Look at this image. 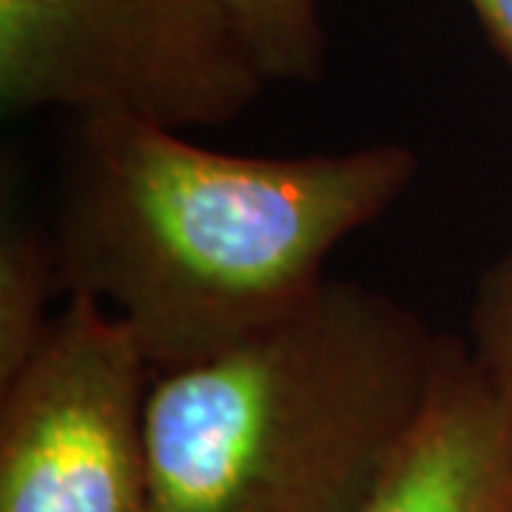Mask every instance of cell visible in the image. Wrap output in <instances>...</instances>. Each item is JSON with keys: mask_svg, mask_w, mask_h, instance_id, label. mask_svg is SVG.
<instances>
[{"mask_svg": "<svg viewBox=\"0 0 512 512\" xmlns=\"http://www.w3.org/2000/svg\"><path fill=\"white\" fill-rule=\"evenodd\" d=\"M416 174L399 143L248 157L137 117H74L49 231L60 293L109 308L151 370L197 362L319 291L330 254Z\"/></svg>", "mask_w": 512, "mask_h": 512, "instance_id": "cell-1", "label": "cell"}, {"mask_svg": "<svg viewBox=\"0 0 512 512\" xmlns=\"http://www.w3.org/2000/svg\"><path fill=\"white\" fill-rule=\"evenodd\" d=\"M441 348L402 302L328 279L234 345L154 370L160 512H359L430 399Z\"/></svg>", "mask_w": 512, "mask_h": 512, "instance_id": "cell-2", "label": "cell"}, {"mask_svg": "<svg viewBox=\"0 0 512 512\" xmlns=\"http://www.w3.org/2000/svg\"><path fill=\"white\" fill-rule=\"evenodd\" d=\"M262 89L200 0H0L9 114H120L185 131L234 120Z\"/></svg>", "mask_w": 512, "mask_h": 512, "instance_id": "cell-3", "label": "cell"}, {"mask_svg": "<svg viewBox=\"0 0 512 512\" xmlns=\"http://www.w3.org/2000/svg\"><path fill=\"white\" fill-rule=\"evenodd\" d=\"M151 376L109 308L66 296L46 345L0 387V512H160Z\"/></svg>", "mask_w": 512, "mask_h": 512, "instance_id": "cell-4", "label": "cell"}, {"mask_svg": "<svg viewBox=\"0 0 512 512\" xmlns=\"http://www.w3.org/2000/svg\"><path fill=\"white\" fill-rule=\"evenodd\" d=\"M359 512H512V387L444 336L430 399Z\"/></svg>", "mask_w": 512, "mask_h": 512, "instance_id": "cell-5", "label": "cell"}, {"mask_svg": "<svg viewBox=\"0 0 512 512\" xmlns=\"http://www.w3.org/2000/svg\"><path fill=\"white\" fill-rule=\"evenodd\" d=\"M268 83H313L325 69L319 0H200Z\"/></svg>", "mask_w": 512, "mask_h": 512, "instance_id": "cell-6", "label": "cell"}, {"mask_svg": "<svg viewBox=\"0 0 512 512\" xmlns=\"http://www.w3.org/2000/svg\"><path fill=\"white\" fill-rule=\"evenodd\" d=\"M60 291L49 231L12 222L0 237V387L9 384L46 345Z\"/></svg>", "mask_w": 512, "mask_h": 512, "instance_id": "cell-7", "label": "cell"}, {"mask_svg": "<svg viewBox=\"0 0 512 512\" xmlns=\"http://www.w3.org/2000/svg\"><path fill=\"white\" fill-rule=\"evenodd\" d=\"M467 348L490 376L512 387V251L478 282Z\"/></svg>", "mask_w": 512, "mask_h": 512, "instance_id": "cell-8", "label": "cell"}, {"mask_svg": "<svg viewBox=\"0 0 512 512\" xmlns=\"http://www.w3.org/2000/svg\"><path fill=\"white\" fill-rule=\"evenodd\" d=\"M493 49L512 66V0H467Z\"/></svg>", "mask_w": 512, "mask_h": 512, "instance_id": "cell-9", "label": "cell"}]
</instances>
